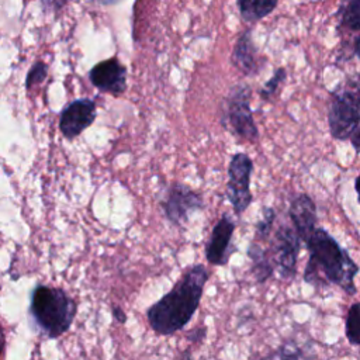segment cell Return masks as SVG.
Listing matches in <instances>:
<instances>
[{
  "label": "cell",
  "instance_id": "cell-25",
  "mask_svg": "<svg viewBox=\"0 0 360 360\" xmlns=\"http://www.w3.org/2000/svg\"><path fill=\"white\" fill-rule=\"evenodd\" d=\"M350 55L356 56L360 60V31L353 37V41L350 45Z\"/></svg>",
  "mask_w": 360,
  "mask_h": 360
},
{
  "label": "cell",
  "instance_id": "cell-18",
  "mask_svg": "<svg viewBox=\"0 0 360 360\" xmlns=\"http://www.w3.org/2000/svg\"><path fill=\"white\" fill-rule=\"evenodd\" d=\"M267 359H308L315 357L314 354H308L304 352L301 346L292 339H285L273 353L266 356Z\"/></svg>",
  "mask_w": 360,
  "mask_h": 360
},
{
  "label": "cell",
  "instance_id": "cell-17",
  "mask_svg": "<svg viewBox=\"0 0 360 360\" xmlns=\"http://www.w3.org/2000/svg\"><path fill=\"white\" fill-rule=\"evenodd\" d=\"M345 335L352 346H360V302L349 307L345 319Z\"/></svg>",
  "mask_w": 360,
  "mask_h": 360
},
{
  "label": "cell",
  "instance_id": "cell-23",
  "mask_svg": "<svg viewBox=\"0 0 360 360\" xmlns=\"http://www.w3.org/2000/svg\"><path fill=\"white\" fill-rule=\"evenodd\" d=\"M350 142L353 145V148L356 149L357 153H360V127L357 128V131L353 134V136L350 138ZM354 190H356V194H357V200L360 202V174L357 176L356 181H354Z\"/></svg>",
  "mask_w": 360,
  "mask_h": 360
},
{
  "label": "cell",
  "instance_id": "cell-7",
  "mask_svg": "<svg viewBox=\"0 0 360 360\" xmlns=\"http://www.w3.org/2000/svg\"><path fill=\"white\" fill-rule=\"evenodd\" d=\"M301 239L290 224H281L270 242V257L278 274L284 280H292L297 274V262Z\"/></svg>",
  "mask_w": 360,
  "mask_h": 360
},
{
  "label": "cell",
  "instance_id": "cell-11",
  "mask_svg": "<svg viewBox=\"0 0 360 360\" xmlns=\"http://www.w3.org/2000/svg\"><path fill=\"white\" fill-rule=\"evenodd\" d=\"M89 79L94 87L104 93L121 94L127 89V68L117 58H110L94 65Z\"/></svg>",
  "mask_w": 360,
  "mask_h": 360
},
{
  "label": "cell",
  "instance_id": "cell-28",
  "mask_svg": "<svg viewBox=\"0 0 360 360\" xmlns=\"http://www.w3.org/2000/svg\"><path fill=\"white\" fill-rule=\"evenodd\" d=\"M103 3H115V1H118V0H101Z\"/></svg>",
  "mask_w": 360,
  "mask_h": 360
},
{
  "label": "cell",
  "instance_id": "cell-20",
  "mask_svg": "<svg viewBox=\"0 0 360 360\" xmlns=\"http://www.w3.org/2000/svg\"><path fill=\"white\" fill-rule=\"evenodd\" d=\"M287 79V70L284 68H277L271 77L260 87L259 90V96L263 101H270L273 98V96L276 94V91L278 90L280 84Z\"/></svg>",
  "mask_w": 360,
  "mask_h": 360
},
{
  "label": "cell",
  "instance_id": "cell-14",
  "mask_svg": "<svg viewBox=\"0 0 360 360\" xmlns=\"http://www.w3.org/2000/svg\"><path fill=\"white\" fill-rule=\"evenodd\" d=\"M248 257L250 259V271L256 283H264L274 274L276 267L270 253L260 245L250 243L248 248Z\"/></svg>",
  "mask_w": 360,
  "mask_h": 360
},
{
  "label": "cell",
  "instance_id": "cell-12",
  "mask_svg": "<svg viewBox=\"0 0 360 360\" xmlns=\"http://www.w3.org/2000/svg\"><path fill=\"white\" fill-rule=\"evenodd\" d=\"M288 217L292 228L302 242H307L314 229L316 228V205L311 195L298 193L292 197L288 207Z\"/></svg>",
  "mask_w": 360,
  "mask_h": 360
},
{
  "label": "cell",
  "instance_id": "cell-4",
  "mask_svg": "<svg viewBox=\"0 0 360 360\" xmlns=\"http://www.w3.org/2000/svg\"><path fill=\"white\" fill-rule=\"evenodd\" d=\"M328 124L338 141H350L360 127V76L340 82L330 91Z\"/></svg>",
  "mask_w": 360,
  "mask_h": 360
},
{
  "label": "cell",
  "instance_id": "cell-9",
  "mask_svg": "<svg viewBox=\"0 0 360 360\" xmlns=\"http://www.w3.org/2000/svg\"><path fill=\"white\" fill-rule=\"evenodd\" d=\"M235 222L228 214H222L212 228L211 236L205 243V259L212 266H224L228 263L233 249H231Z\"/></svg>",
  "mask_w": 360,
  "mask_h": 360
},
{
  "label": "cell",
  "instance_id": "cell-8",
  "mask_svg": "<svg viewBox=\"0 0 360 360\" xmlns=\"http://www.w3.org/2000/svg\"><path fill=\"white\" fill-rule=\"evenodd\" d=\"M204 208L201 194L183 183H173L162 200V210L166 219L180 226L186 224L191 214Z\"/></svg>",
  "mask_w": 360,
  "mask_h": 360
},
{
  "label": "cell",
  "instance_id": "cell-10",
  "mask_svg": "<svg viewBox=\"0 0 360 360\" xmlns=\"http://www.w3.org/2000/svg\"><path fill=\"white\" fill-rule=\"evenodd\" d=\"M96 118V104L90 98H79L68 104L59 118V129L65 138L73 139L89 128Z\"/></svg>",
  "mask_w": 360,
  "mask_h": 360
},
{
  "label": "cell",
  "instance_id": "cell-3",
  "mask_svg": "<svg viewBox=\"0 0 360 360\" xmlns=\"http://www.w3.org/2000/svg\"><path fill=\"white\" fill-rule=\"evenodd\" d=\"M76 311V302L60 288L37 285L31 292L30 315L46 338L63 335L70 328Z\"/></svg>",
  "mask_w": 360,
  "mask_h": 360
},
{
  "label": "cell",
  "instance_id": "cell-24",
  "mask_svg": "<svg viewBox=\"0 0 360 360\" xmlns=\"http://www.w3.org/2000/svg\"><path fill=\"white\" fill-rule=\"evenodd\" d=\"M68 0H42V6L46 11H58L66 4Z\"/></svg>",
  "mask_w": 360,
  "mask_h": 360
},
{
  "label": "cell",
  "instance_id": "cell-22",
  "mask_svg": "<svg viewBox=\"0 0 360 360\" xmlns=\"http://www.w3.org/2000/svg\"><path fill=\"white\" fill-rule=\"evenodd\" d=\"M207 336V328L205 326H197L186 333V339L191 343H201Z\"/></svg>",
  "mask_w": 360,
  "mask_h": 360
},
{
  "label": "cell",
  "instance_id": "cell-19",
  "mask_svg": "<svg viewBox=\"0 0 360 360\" xmlns=\"http://www.w3.org/2000/svg\"><path fill=\"white\" fill-rule=\"evenodd\" d=\"M276 210L273 207L264 205L262 208V218L255 224V235L259 239H267L271 233L274 221H276Z\"/></svg>",
  "mask_w": 360,
  "mask_h": 360
},
{
  "label": "cell",
  "instance_id": "cell-27",
  "mask_svg": "<svg viewBox=\"0 0 360 360\" xmlns=\"http://www.w3.org/2000/svg\"><path fill=\"white\" fill-rule=\"evenodd\" d=\"M4 349V333H3V329H1V325H0V354Z\"/></svg>",
  "mask_w": 360,
  "mask_h": 360
},
{
  "label": "cell",
  "instance_id": "cell-21",
  "mask_svg": "<svg viewBox=\"0 0 360 360\" xmlns=\"http://www.w3.org/2000/svg\"><path fill=\"white\" fill-rule=\"evenodd\" d=\"M46 72H48V68L44 62H37L28 72L27 75V80H25V87L30 89L32 84H38L41 83L45 76H46Z\"/></svg>",
  "mask_w": 360,
  "mask_h": 360
},
{
  "label": "cell",
  "instance_id": "cell-16",
  "mask_svg": "<svg viewBox=\"0 0 360 360\" xmlns=\"http://www.w3.org/2000/svg\"><path fill=\"white\" fill-rule=\"evenodd\" d=\"M338 20L339 30L357 34L360 31V0H345L339 7Z\"/></svg>",
  "mask_w": 360,
  "mask_h": 360
},
{
  "label": "cell",
  "instance_id": "cell-5",
  "mask_svg": "<svg viewBox=\"0 0 360 360\" xmlns=\"http://www.w3.org/2000/svg\"><path fill=\"white\" fill-rule=\"evenodd\" d=\"M252 89L246 83H238L231 87L221 107V125L243 141L255 142L259 138V129L253 118Z\"/></svg>",
  "mask_w": 360,
  "mask_h": 360
},
{
  "label": "cell",
  "instance_id": "cell-6",
  "mask_svg": "<svg viewBox=\"0 0 360 360\" xmlns=\"http://www.w3.org/2000/svg\"><path fill=\"white\" fill-rule=\"evenodd\" d=\"M253 162L245 152L235 153L228 165L226 197L232 205L233 214L240 215L250 205L253 195L250 191V176Z\"/></svg>",
  "mask_w": 360,
  "mask_h": 360
},
{
  "label": "cell",
  "instance_id": "cell-1",
  "mask_svg": "<svg viewBox=\"0 0 360 360\" xmlns=\"http://www.w3.org/2000/svg\"><path fill=\"white\" fill-rule=\"evenodd\" d=\"M208 277L204 264L188 267L170 291L148 308L146 318L152 330L170 336L186 328L200 305Z\"/></svg>",
  "mask_w": 360,
  "mask_h": 360
},
{
  "label": "cell",
  "instance_id": "cell-13",
  "mask_svg": "<svg viewBox=\"0 0 360 360\" xmlns=\"http://www.w3.org/2000/svg\"><path fill=\"white\" fill-rule=\"evenodd\" d=\"M231 63L245 76H253L259 73L260 60L257 48L252 39V30L243 31L236 39L231 53Z\"/></svg>",
  "mask_w": 360,
  "mask_h": 360
},
{
  "label": "cell",
  "instance_id": "cell-26",
  "mask_svg": "<svg viewBox=\"0 0 360 360\" xmlns=\"http://www.w3.org/2000/svg\"><path fill=\"white\" fill-rule=\"evenodd\" d=\"M112 314H114V318H115L118 322L124 323V322L127 321L125 312H124V311H122L120 307H114V308H112Z\"/></svg>",
  "mask_w": 360,
  "mask_h": 360
},
{
  "label": "cell",
  "instance_id": "cell-15",
  "mask_svg": "<svg viewBox=\"0 0 360 360\" xmlns=\"http://www.w3.org/2000/svg\"><path fill=\"white\" fill-rule=\"evenodd\" d=\"M278 0H236L239 14L246 22H256L267 17L277 7Z\"/></svg>",
  "mask_w": 360,
  "mask_h": 360
},
{
  "label": "cell",
  "instance_id": "cell-2",
  "mask_svg": "<svg viewBox=\"0 0 360 360\" xmlns=\"http://www.w3.org/2000/svg\"><path fill=\"white\" fill-rule=\"evenodd\" d=\"M305 243L309 259L305 264L304 281L316 290L338 285L347 295H354L357 291L354 277L359 266L349 252L326 229L318 226Z\"/></svg>",
  "mask_w": 360,
  "mask_h": 360
}]
</instances>
